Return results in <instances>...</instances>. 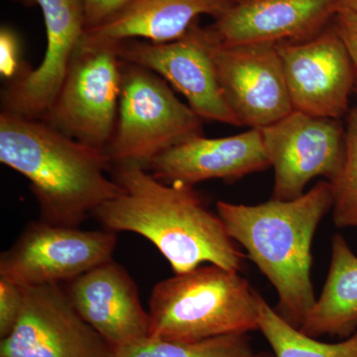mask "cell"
Returning <instances> with one entry per match:
<instances>
[{
    "instance_id": "14",
    "label": "cell",
    "mask_w": 357,
    "mask_h": 357,
    "mask_svg": "<svg viewBox=\"0 0 357 357\" xmlns=\"http://www.w3.org/2000/svg\"><path fill=\"white\" fill-rule=\"evenodd\" d=\"M67 284L73 307L112 349L149 337V312L141 304L137 285L114 259Z\"/></svg>"
},
{
    "instance_id": "22",
    "label": "cell",
    "mask_w": 357,
    "mask_h": 357,
    "mask_svg": "<svg viewBox=\"0 0 357 357\" xmlns=\"http://www.w3.org/2000/svg\"><path fill=\"white\" fill-rule=\"evenodd\" d=\"M31 69L27 63L21 60L20 41L11 28H1L0 31V74L6 84L24 76Z\"/></svg>"
},
{
    "instance_id": "5",
    "label": "cell",
    "mask_w": 357,
    "mask_h": 357,
    "mask_svg": "<svg viewBox=\"0 0 357 357\" xmlns=\"http://www.w3.org/2000/svg\"><path fill=\"white\" fill-rule=\"evenodd\" d=\"M202 135L203 119L178 100L163 77L123 61L116 126L105 151L112 164L147 169L160 155Z\"/></svg>"
},
{
    "instance_id": "27",
    "label": "cell",
    "mask_w": 357,
    "mask_h": 357,
    "mask_svg": "<svg viewBox=\"0 0 357 357\" xmlns=\"http://www.w3.org/2000/svg\"><path fill=\"white\" fill-rule=\"evenodd\" d=\"M354 93H356V96H357V72H356V86H354Z\"/></svg>"
},
{
    "instance_id": "9",
    "label": "cell",
    "mask_w": 357,
    "mask_h": 357,
    "mask_svg": "<svg viewBox=\"0 0 357 357\" xmlns=\"http://www.w3.org/2000/svg\"><path fill=\"white\" fill-rule=\"evenodd\" d=\"M204 31L223 93L241 126L264 128L293 112L277 43L223 45L208 27Z\"/></svg>"
},
{
    "instance_id": "13",
    "label": "cell",
    "mask_w": 357,
    "mask_h": 357,
    "mask_svg": "<svg viewBox=\"0 0 357 357\" xmlns=\"http://www.w3.org/2000/svg\"><path fill=\"white\" fill-rule=\"evenodd\" d=\"M39 6L46 26L47 48L36 70L6 84L2 112L41 119L57 96L86 32L84 0H13Z\"/></svg>"
},
{
    "instance_id": "15",
    "label": "cell",
    "mask_w": 357,
    "mask_h": 357,
    "mask_svg": "<svg viewBox=\"0 0 357 357\" xmlns=\"http://www.w3.org/2000/svg\"><path fill=\"white\" fill-rule=\"evenodd\" d=\"M337 9V0H239L208 28L223 45L303 41L323 31Z\"/></svg>"
},
{
    "instance_id": "17",
    "label": "cell",
    "mask_w": 357,
    "mask_h": 357,
    "mask_svg": "<svg viewBox=\"0 0 357 357\" xmlns=\"http://www.w3.org/2000/svg\"><path fill=\"white\" fill-rule=\"evenodd\" d=\"M234 3V0H130L100 24L86 30L84 41L143 39L168 43L182 38L199 16L215 20Z\"/></svg>"
},
{
    "instance_id": "1",
    "label": "cell",
    "mask_w": 357,
    "mask_h": 357,
    "mask_svg": "<svg viewBox=\"0 0 357 357\" xmlns=\"http://www.w3.org/2000/svg\"><path fill=\"white\" fill-rule=\"evenodd\" d=\"M116 196L93 217L105 229L145 237L182 274L204 263L241 271L246 256L192 185L166 184L135 163L112 164Z\"/></svg>"
},
{
    "instance_id": "20",
    "label": "cell",
    "mask_w": 357,
    "mask_h": 357,
    "mask_svg": "<svg viewBox=\"0 0 357 357\" xmlns=\"http://www.w3.org/2000/svg\"><path fill=\"white\" fill-rule=\"evenodd\" d=\"M258 331L275 357H357V331L337 344L321 342L291 326L260 295Z\"/></svg>"
},
{
    "instance_id": "28",
    "label": "cell",
    "mask_w": 357,
    "mask_h": 357,
    "mask_svg": "<svg viewBox=\"0 0 357 357\" xmlns=\"http://www.w3.org/2000/svg\"><path fill=\"white\" fill-rule=\"evenodd\" d=\"M234 2L239 1V0H234Z\"/></svg>"
},
{
    "instance_id": "10",
    "label": "cell",
    "mask_w": 357,
    "mask_h": 357,
    "mask_svg": "<svg viewBox=\"0 0 357 357\" xmlns=\"http://www.w3.org/2000/svg\"><path fill=\"white\" fill-rule=\"evenodd\" d=\"M112 349L60 284L24 287L17 324L0 342V357H110Z\"/></svg>"
},
{
    "instance_id": "4",
    "label": "cell",
    "mask_w": 357,
    "mask_h": 357,
    "mask_svg": "<svg viewBox=\"0 0 357 357\" xmlns=\"http://www.w3.org/2000/svg\"><path fill=\"white\" fill-rule=\"evenodd\" d=\"M260 294L215 264L160 281L149 300L150 337L192 340L258 331Z\"/></svg>"
},
{
    "instance_id": "2",
    "label": "cell",
    "mask_w": 357,
    "mask_h": 357,
    "mask_svg": "<svg viewBox=\"0 0 357 357\" xmlns=\"http://www.w3.org/2000/svg\"><path fill=\"white\" fill-rule=\"evenodd\" d=\"M0 161L29 181L41 220L54 225L79 227L119 192L105 151L42 119L1 112Z\"/></svg>"
},
{
    "instance_id": "11",
    "label": "cell",
    "mask_w": 357,
    "mask_h": 357,
    "mask_svg": "<svg viewBox=\"0 0 357 357\" xmlns=\"http://www.w3.org/2000/svg\"><path fill=\"white\" fill-rule=\"evenodd\" d=\"M126 62L153 70L178 91L203 121L243 126L230 109L206 43L204 27L196 21L182 38L168 43L130 39L116 42Z\"/></svg>"
},
{
    "instance_id": "19",
    "label": "cell",
    "mask_w": 357,
    "mask_h": 357,
    "mask_svg": "<svg viewBox=\"0 0 357 357\" xmlns=\"http://www.w3.org/2000/svg\"><path fill=\"white\" fill-rule=\"evenodd\" d=\"M110 357H275L273 352L257 351L248 333L206 340H176L147 337L112 349Z\"/></svg>"
},
{
    "instance_id": "16",
    "label": "cell",
    "mask_w": 357,
    "mask_h": 357,
    "mask_svg": "<svg viewBox=\"0 0 357 357\" xmlns=\"http://www.w3.org/2000/svg\"><path fill=\"white\" fill-rule=\"evenodd\" d=\"M270 167L261 130L250 128L229 137L185 141L154 159L147 170L166 184L192 187L213 178L236 182Z\"/></svg>"
},
{
    "instance_id": "23",
    "label": "cell",
    "mask_w": 357,
    "mask_h": 357,
    "mask_svg": "<svg viewBox=\"0 0 357 357\" xmlns=\"http://www.w3.org/2000/svg\"><path fill=\"white\" fill-rule=\"evenodd\" d=\"M23 305L24 287L0 277V337H6L13 332Z\"/></svg>"
},
{
    "instance_id": "24",
    "label": "cell",
    "mask_w": 357,
    "mask_h": 357,
    "mask_svg": "<svg viewBox=\"0 0 357 357\" xmlns=\"http://www.w3.org/2000/svg\"><path fill=\"white\" fill-rule=\"evenodd\" d=\"M332 26L344 42L357 70V13L349 10H337Z\"/></svg>"
},
{
    "instance_id": "3",
    "label": "cell",
    "mask_w": 357,
    "mask_h": 357,
    "mask_svg": "<svg viewBox=\"0 0 357 357\" xmlns=\"http://www.w3.org/2000/svg\"><path fill=\"white\" fill-rule=\"evenodd\" d=\"M333 202L328 180L290 201L271 199L255 206L217 202L218 215L230 237L245 249L278 294L275 311L297 328L316 302L312 243Z\"/></svg>"
},
{
    "instance_id": "18",
    "label": "cell",
    "mask_w": 357,
    "mask_h": 357,
    "mask_svg": "<svg viewBox=\"0 0 357 357\" xmlns=\"http://www.w3.org/2000/svg\"><path fill=\"white\" fill-rule=\"evenodd\" d=\"M299 330L314 338H347L357 331V255L342 234L333 236L325 285Z\"/></svg>"
},
{
    "instance_id": "26",
    "label": "cell",
    "mask_w": 357,
    "mask_h": 357,
    "mask_svg": "<svg viewBox=\"0 0 357 357\" xmlns=\"http://www.w3.org/2000/svg\"><path fill=\"white\" fill-rule=\"evenodd\" d=\"M337 10H349L357 13V0H337Z\"/></svg>"
},
{
    "instance_id": "21",
    "label": "cell",
    "mask_w": 357,
    "mask_h": 357,
    "mask_svg": "<svg viewBox=\"0 0 357 357\" xmlns=\"http://www.w3.org/2000/svg\"><path fill=\"white\" fill-rule=\"evenodd\" d=\"M345 155L342 169L331 181L333 218L337 229L357 227V107L345 116Z\"/></svg>"
},
{
    "instance_id": "25",
    "label": "cell",
    "mask_w": 357,
    "mask_h": 357,
    "mask_svg": "<svg viewBox=\"0 0 357 357\" xmlns=\"http://www.w3.org/2000/svg\"><path fill=\"white\" fill-rule=\"evenodd\" d=\"M129 1L130 0H84L86 30L100 24Z\"/></svg>"
},
{
    "instance_id": "6",
    "label": "cell",
    "mask_w": 357,
    "mask_h": 357,
    "mask_svg": "<svg viewBox=\"0 0 357 357\" xmlns=\"http://www.w3.org/2000/svg\"><path fill=\"white\" fill-rule=\"evenodd\" d=\"M123 60L114 43L82 41L42 121L73 139L105 151L114 136Z\"/></svg>"
},
{
    "instance_id": "7",
    "label": "cell",
    "mask_w": 357,
    "mask_h": 357,
    "mask_svg": "<svg viewBox=\"0 0 357 357\" xmlns=\"http://www.w3.org/2000/svg\"><path fill=\"white\" fill-rule=\"evenodd\" d=\"M116 232L33 222L0 257V277L23 287L72 281L114 259Z\"/></svg>"
},
{
    "instance_id": "8",
    "label": "cell",
    "mask_w": 357,
    "mask_h": 357,
    "mask_svg": "<svg viewBox=\"0 0 357 357\" xmlns=\"http://www.w3.org/2000/svg\"><path fill=\"white\" fill-rule=\"evenodd\" d=\"M260 130L274 170L272 199L299 198L312 178L331 182L340 173L345 155L342 119L293 110Z\"/></svg>"
},
{
    "instance_id": "12",
    "label": "cell",
    "mask_w": 357,
    "mask_h": 357,
    "mask_svg": "<svg viewBox=\"0 0 357 357\" xmlns=\"http://www.w3.org/2000/svg\"><path fill=\"white\" fill-rule=\"evenodd\" d=\"M294 110L342 119L349 112L356 69L333 26L311 38L277 43Z\"/></svg>"
}]
</instances>
